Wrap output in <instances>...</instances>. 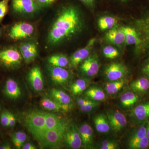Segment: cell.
<instances>
[{"label": "cell", "instance_id": "cell-1", "mask_svg": "<svg viewBox=\"0 0 149 149\" xmlns=\"http://www.w3.org/2000/svg\"><path fill=\"white\" fill-rule=\"evenodd\" d=\"M80 14L76 8L68 6L62 8L54 19L48 31L47 43L56 46L76 35L82 28Z\"/></svg>", "mask_w": 149, "mask_h": 149}, {"label": "cell", "instance_id": "cell-2", "mask_svg": "<svg viewBox=\"0 0 149 149\" xmlns=\"http://www.w3.org/2000/svg\"><path fill=\"white\" fill-rule=\"evenodd\" d=\"M64 134L58 130L46 129L33 136L43 146L58 148L64 142Z\"/></svg>", "mask_w": 149, "mask_h": 149}, {"label": "cell", "instance_id": "cell-3", "mask_svg": "<svg viewBox=\"0 0 149 149\" xmlns=\"http://www.w3.org/2000/svg\"><path fill=\"white\" fill-rule=\"evenodd\" d=\"M22 59L20 51L15 47H8L0 50V65L7 69L19 67Z\"/></svg>", "mask_w": 149, "mask_h": 149}, {"label": "cell", "instance_id": "cell-4", "mask_svg": "<svg viewBox=\"0 0 149 149\" xmlns=\"http://www.w3.org/2000/svg\"><path fill=\"white\" fill-rule=\"evenodd\" d=\"M24 125L32 135L47 129L44 112L33 111L24 115Z\"/></svg>", "mask_w": 149, "mask_h": 149}, {"label": "cell", "instance_id": "cell-5", "mask_svg": "<svg viewBox=\"0 0 149 149\" xmlns=\"http://www.w3.org/2000/svg\"><path fill=\"white\" fill-rule=\"evenodd\" d=\"M35 31L34 26L27 22H19L13 25L9 30L8 35L11 40H19L32 36Z\"/></svg>", "mask_w": 149, "mask_h": 149}, {"label": "cell", "instance_id": "cell-6", "mask_svg": "<svg viewBox=\"0 0 149 149\" xmlns=\"http://www.w3.org/2000/svg\"><path fill=\"white\" fill-rule=\"evenodd\" d=\"M11 6L14 12L22 15L33 14L40 9L35 0H12Z\"/></svg>", "mask_w": 149, "mask_h": 149}, {"label": "cell", "instance_id": "cell-7", "mask_svg": "<svg viewBox=\"0 0 149 149\" xmlns=\"http://www.w3.org/2000/svg\"><path fill=\"white\" fill-rule=\"evenodd\" d=\"M64 143L70 148L77 149L82 146V140L76 126L68 125L64 133Z\"/></svg>", "mask_w": 149, "mask_h": 149}, {"label": "cell", "instance_id": "cell-8", "mask_svg": "<svg viewBox=\"0 0 149 149\" xmlns=\"http://www.w3.org/2000/svg\"><path fill=\"white\" fill-rule=\"evenodd\" d=\"M51 80L55 84L65 86L67 85L70 79L69 72L63 68L52 66L50 65L48 67Z\"/></svg>", "mask_w": 149, "mask_h": 149}, {"label": "cell", "instance_id": "cell-9", "mask_svg": "<svg viewBox=\"0 0 149 149\" xmlns=\"http://www.w3.org/2000/svg\"><path fill=\"white\" fill-rule=\"evenodd\" d=\"M128 73L125 65L119 63H113L106 68L105 75L109 81H112L123 79Z\"/></svg>", "mask_w": 149, "mask_h": 149}, {"label": "cell", "instance_id": "cell-10", "mask_svg": "<svg viewBox=\"0 0 149 149\" xmlns=\"http://www.w3.org/2000/svg\"><path fill=\"white\" fill-rule=\"evenodd\" d=\"M27 80L32 89L36 92H41L44 88V81L41 69L35 66L29 70Z\"/></svg>", "mask_w": 149, "mask_h": 149}, {"label": "cell", "instance_id": "cell-11", "mask_svg": "<svg viewBox=\"0 0 149 149\" xmlns=\"http://www.w3.org/2000/svg\"><path fill=\"white\" fill-rule=\"evenodd\" d=\"M135 24L141 40L140 45L144 46L149 43V13L136 20Z\"/></svg>", "mask_w": 149, "mask_h": 149}, {"label": "cell", "instance_id": "cell-12", "mask_svg": "<svg viewBox=\"0 0 149 149\" xmlns=\"http://www.w3.org/2000/svg\"><path fill=\"white\" fill-rule=\"evenodd\" d=\"M107 116L109 121L111 128L116 133L120 132L127 125V120L126 117L120 112H108Z\"/></svg>", "mask_w": 149, "mask_h": 149}, {"label": "cell", "instance_id": "cell-13", "mask_svg": "<svg viewBox=\"0 0 149 149\" xmlns=\"http://www.w3.org/2000/svg\"><path fill=\"white\" fill-rule=\"evenodd\" d=\"M47 129L58 130L65 133L68 125L66 121L53 113L44 112Z\"/></svg>", "mask_w": 149, "mask_h": 149}, {"label": "cell", "instance_id": "cell-14", "mask_svg": "<svg viewBox=\"0 0 149 149\" xmlns=\"http://www.w3.org/2000/svg\"><path fill=\"white\" fill-rule=\"evenodd\" d=\"M95 40H90L85 47L80 49L72 54L70 59V64L73 67L76 68L80 63L84 61L89 56L91 49L95 42Z\"/></svg>", "mask_w": 149, "mask_h": 149}, {"label": "cell", "instance_id": "cell-15", "mask_svg": "<svg viewBox=\"0 0 149 149\" xmlns=\"http://www.w3.org/2000/svg\"><path fill=\"white\" fill-rule=\"evenodd\" d=\"M100 65L96 57L91 56L83 61L80 66L81 71L88 77H93L99 71Z\"/></svg>", "mask_w": 149, "mask_h": 149}, {"label": "cell", "instance_id": "cell-16", "mask_svg": "<svg viewBox=\"0 0 149 149\" xmlns=\"http://www.w3.org/2000/svg\"><path fill=\"white\" fill-rule=\"evenodd\" d=\"M78 130L82 140V146L85 148H91L93 142V130L92 127L85 123L82 124Z\"/></svg>", "mask_w": 149, "mask_h": 149}, {"label": "cell", "instance_id": "cell-17", "mask_svg": "<svg viewBox=\"0 0 149 149\" xmlns=\"http://www.w3.org/2000/svg\"><path fill=\"white\" fill-rule=\"evenodd\" d=\"M4 92L8 98L16 100L21 96V91L18 83L12 78H8L6 81Z\"/></svg>", "mask_w": 149, "mask_h": 149}, {"label": "cell", "instance_id": "cell-18", "mask_svg": "<svg viewBox=\"0 0 149 149\" xmlns=\"http://www.w3.org/2000/svg\"><path fill=\"white\" fill-rule=\"evenodd\" d=\"M41 106L43 109L49 111L59 112L68 111L71 108V106H63L56 102L53 99L45 97L41 99L40 102Z\"/></svg>", "mask_w": 149, "mask_h": 149}, {"label": "cell", "instance_id": "cell-19", "mask_svg": "<svg viewBox=\"0 0 149 149\" xmlns=\"http://www.w3.org/2000/svg\"><path fill=\"white\" fill-rule=\"evenodd\" d=\"M106 38L110 42L120 45L125 41V35L121 28L115 27L109 29L106 35Z\"/></svg>", "mask_w": 149, "mask_h": 149}, {"label": "cell", "instance_id": "cell-20", "mask_svg": "<svg viewBox=\"0 0 149 149\" xmlns=\"http://www.w3.org/2000/svg\"><path fill=\"white\" fill-rule=\"evenodd\" d=\"M50 94L52 99L63 106H71L72 100L70 96L60 89L53 88L51 90Z\"/></svg>", "mask_w": 149, "mask_h": 149}, {"label": "cell", "instance_id": "cell-21", "mask_svg": "<svg viewBox=\"0 0 149 149\" xmlns=\"http://www.w3.org/2000/svg\"><path fill=\"white\" fill-rule=\"evenodd\" d=\"M132 116L135 119L143 122L149 119V102L139 104L133 110Z\"/></svg>", "mask_w": 149, "mask_h": 149}, {"label": "cell", "instance_id": "cell-22", "mask_svg": "<svg viewBox=\"0 0 149 149\" xmlns=\"http://www.w3.org/2000/svg\"><path fill=\"white\" fill-rule=\"evenodd\" d=\"M94 123L96 130L99 133H108L110 130V125L107 115L100 114L94 117Z\"/></svg>", "mask_w": 149, "mask_h": 149}, {"label": "cell", "instance_id": "cell-23", "mask_svg": "<svg viewBox=\"0 0 149 149\" xmlns=\"http://www.w3.org/2000/svg\"><path fill=\"white\" fill-rule=\"evenodd\" d=\"M125 35V41L128 45H139L141 40L135 28L128 27H121Z\"/></svg>", "mask_w": 149, "mask_h": 149}, {"label": "cell", "instance_id": "cell-24", "mask_svg": "<svg viewBox=\"0 0 149 149\" xmlns=\"http://www.w3.org/2000/svg\"><path fill=\"white\" fill-rule=\"evenodd\" d=\"M130 88L136 94L146 93L149 89V80L146 77H141L132 82Z\"/></svg>", "mask_w": 149, "mask_h": 149}, {"label": "cell", "instance_id": "cell-25", "mask_svg": "<svg viewBox=\"0 0 149 149\" xmlns=\"http://www.w3.org/2000/svg\"><path fill=\"white\" fill-rule=\"evenodd\" d=\"M139 97L136 93L133 92H125L120 98L121 105L125 108H130L133 106L139 101Z\"/></svg>", "mask_w": 149, "mask_h": 149}, {"label": "cell", "instance_id": "cell-26", "mask_svg": "<svg viewBox=\"0 0 149 149\" xmlns=\"http://www.w3.org/2000/svg\"><path fill=\"white\" fill-rule=\"evenodd\" d=\"M85 95L88 98L95 102L102 101L106 99L104 91L97 87L89 88L85 91Z\"/></svg>", "mask_w": 149, "mask_h": 149}, {"label": "cell", "instance_id": "cell-27", "mask_svg": "<svg viewBox=\"0 0 149 149\" xmlns=\"http://www.w3.org/2000/svg\"><path fill=\"white\" fill-rule=\"evenodd\" d=\"M125 85V81L123 79L109 81L105 85L104 89L108 94L113 95L120 91Z\"/></svg>", "mask_w": 149, "mask_h": 149}, {"label": "cell", "instance_id": "cell-28", "mask_svg": "<svg viewBox=\"0 0 149 149\" xmlns=\"http://www.w3.org/2000/svg\"><path fill=\"white\" fill-rule=\"evenodd\" d=\"M48 61L52 66L64 68L68 65L69 61L66 56L63 54H56L49 57Z\"/></svg>", "mask_w": 149, "mask_h": 149}, {"label": "cell", "instance_id": "cell-29", "mask_svg": "<svg viewBox=\"0 0 149 149\" xmlns=\"http://www.w3.org/2000/svg\"><path fill=\"white\" fill-rule=\"evenodd\" d=\"M88 85V82L85 79H78L71 85L70 87L71 92L74 95H80L86 91Z\"/></svg>", "mask_w": 149, "mask_h": 149}, {"label": "cell", "instance_id": "cell-30", "mask_svg": "<svg viewBox=\"0 0 149 149\" xmlns=\"http://www.w3.org/2000/svg\"><path fill=\"white\" fill-rule=\"evenodd\" d=\"M117 20L114 17L110 16L102 17L99 19L98 25L102 30L111 29L114 27Z\"/></svg>", "mask_w": 149, "mask_h": 149}, {"label": "cell", "instance_id": "cell-31", "mask_svg": "<svg viewBox=\"0 0 149 149\" xmlns=\"http://www.w3.org/2000/svg\"><path fill=\"white\" fill-rule=\"evenodd\" d=\"M27 139L26 133L23 131H18L13 134L12 141L16 149H21Z\"/></svg>", "mask_w": 149, "mask_h": 149}, {"label": "cell", "instance_id": "cell-32", "mask_svg": "<svg viewBox=\"0 0 149 149\" xmlns=\"http://www.w3.org/2000/svg\"><path fill=\"white\" fill-rule=\"evenodd\" d=\"M146 136V126L142 125L130 136L128 145L136 143Z\"/></svg>", "mask_w": 149, "mask_h": 149}, {"label": "cell", "instance_id": "cell-33", "mask_svg": "<svg viewBox=\"0 0 149 149\" xmlns=\"http://www.w3.org/2000/svg\"><path fill=\"white\" fill-rule=\"evenodd\" d=\"M21 54L23 59L27 63L34 61L38 54L37 45Z\"/></svg>", "mask_w": 149, "mask_h": 149}, {"label": "cell", "instance_id": "cell-34", "mask_svg": "<svg viewBox=\"0 0 149 149\" xmlns=\"http://www.w3.org/2000/svg\"><path fill=\"white\" fill-rule=\"evenodd\" d=\"M129 148L132 149H146L149 146V140L147 136L136 143L128 145Z\"/></svg>", "mask_w": 149, "mask_h": 149}, {"label": "cell", "instance_id": "cell-35", "mask_svg": "<svg viewBox=\"0 0 149 149\" xmlns=\"http://www.w3.org/2000/svg\"><path fill=\"white\" fill-rule=\"evenodd\" d=\"M103 54L106 57L109 59H114L119 55L118 51L110 46H107L104 48Z\"/></svg>", "mask_w": 149, "mask_h": 149}, {"label": "cell", "instance_id": "cell-36", "mask_svg": "<svg viewBox=\"0 0 149 149\" xmlns=\"http://www.w3.org/2000/svg\"><path fill=\"white\" fill-rule=\"evenodd\" d=\"M10 0L0 1V22L7 13L8 10V3Z\"/></svg>", "mask_w": 149, "mask_h": 149}, {"label": "cell", "instance_id": "cell-37", "mask_svg": "<svg viewBox=\"0 0 149 149\" xmlns=\"http://www.w3.org/2000/svg\"><path fill=\"white\" fill-rule=\"evenodd\" d=\"M98 103L97 102L91 100L88 103L85 104L83 105L80 106V110L83 112H90L98 106Z\"/></svg>", "mask_w": 149, "mask_h": 149}, {"label": "cell", "instance_id": "cell-38", "mask_svg": "<svg viewBox=\"0 0 149 149\" xmlns=\"http://www.w3.org/2000/svg\"><path fill=\"white\" fill-rule=\"evenodd\" d=\"M118 144L113 141L105 140L101 144L100 149H116L118 148Z\"/></svg>", "mask_w": 149, "mask_h": 149}, {"label": "cell", "instance_id": "cell-39", "mask_svg": "<svg viewBox=\"0 0 149 149\" xmlns=\"http://www.w3.org/2000/svg\"><path fill=\"white\" fill-rule=\"evenodd\" d=\"M9 113V112L4 111L1 113L0 116V122L4 127L8 126Z\"/></svg>", "mask_w": 149, "mask_h": 149}, {"label": "cell", "instance_id": "cell-40", "mask_svg": "<svg viewBox=\"0 0 149 149\" xmlns=\"http://www.w3.org/2000/svg\"><path fill=\"white\" fill-rule=\"evenodd\" d=\"M40 9L45 8L52 4L57 0H35Z\"/></svg>", "mask_w": 149, "mask_h": 149}, {"label": "cell", "instance_id": "cell-41", "mask_svg": "<svg viewBox=\"0 0 149 149\" xmlns=\"http://www.w3.org/2000/svg\"><path fill=\"white\" fill-rule=\"evenodd\" d=\"M16 121V118H15L14 115L9 112V127H13L15 125Z\"/></svg>", "mask_w": 149, "mask_h": 149}, {"label": "cell", "instance_id": "cell-42", "mask_svg": "<svg viewBox=\"0 0 149 149\" xmlns=\"http://www.w3.org/2000/svg\"><path fill=\"white\" fill-rule=\"evenodd\" d=\"M91 100H92L88 98H79L77 99V104L80 107L85 104L88 103V102L91 101Z\"/></svg>", "mask_w": 149, "mask_h": 149}, {"label": "cell", "instance_id": "cell-43", "mask_svg": "<svg viewBox=\"0 0 149 149\" xmlns=\"http://www.w3.org/2000/svg\"><path fill=\"white\" fill-rule=\"evenodd\" d=\"M142 72L146 75L148 77H149V61L142 68Z\"/></svg>", "mask_w": 149, "mask_h": 149}, {"label": "cell", "instance_id": "cell-44", "mask_svg": "<svg viewBox=\"0 0 149 149\" xmlns=\"http://www.w3.org/2000/svg\"><path fill=\"white\" fill-rule=\"evenodd\" d=\"M22 148V149H37V148L34 144L28 143L24 144Z\"/></svg>", "mask_w": 149, "mask_h": 149}, {"label": "cell", "instance_id": "cell-45", "mask_svg": "<svg viewBox=\"0 0 149 149\" xmlns=\"http://www.w3.org/2000/svg\"><path fill=\"white\" fill-rule=\"evenodd\" d=\"M85 5L88 6H92L94 3L95 0H80Z\"/></svg>", "mask_w": 149, "mask_h": 149}, {"label": "cell", "instance_id": "cell-46", "mask_svg": "<svg viewBox=\"0 0 149 149\" xmlns=\"http://www.w3.org/2000/svg\"><path fill=\"white\" fill-rule=\"evenodd\" d=\"M11 148L10 145L8 143H6L0 146V149H10Z\"/></svg>", "mask_w": 149, "mask_h": 149}, {"label": "cell", "instance_id": "cell-47", "mask_svg": "<svg viewBox=\"0 0 149 149\" xmlns=\"http://www.w3.org/2000/svg\"><path fill=\"white\" fill-rule=\"evenodd\" d=\"M146 136L149 140V122L146 125Z\"/></svg>", "mask_w": 149, "mask_h": 149}, {"label": "cell", "instance_id": "cell-48", "mask_svg": "<svg viewBox=\"0 0 149 149\" xmlns=\"http://www.w3.org/2000/svg\"><path fill=\"white\" fill-rule=\"evenodd\" d=\"M144 47H145L146 49H147L149 51V43L147 44L146 45H145L144 46Z\"/></svg>", "mask_w": 149, "mask_h": 149}, {"label": "cell", "instance_id": "cell-49", "mask_svg": "<svg viewBox=\"0 0 149 149\" xmlns=\"http://www.w3.org/2000/svg\"><path fill=\"white\" fill-rule=\"evenodd\" d=\"M3 32V29H1V28H0V37H1V36Z\"/></svg>", "mask_w": 149, "mask_h": 149}, {"label": "cell", "instance_id": "cell-50", "mask_svg": "<svg viewBox=\"0 0 149 149\" xmlns=\"http://www.w3.org/2000/svg\"><path fill=\"white\" fill-rule=\"evenodd\" d=\"M122 1H125V0H122Z\"/></svg>", "mask_w": 149, "mask_h": 149}]
</instances>
